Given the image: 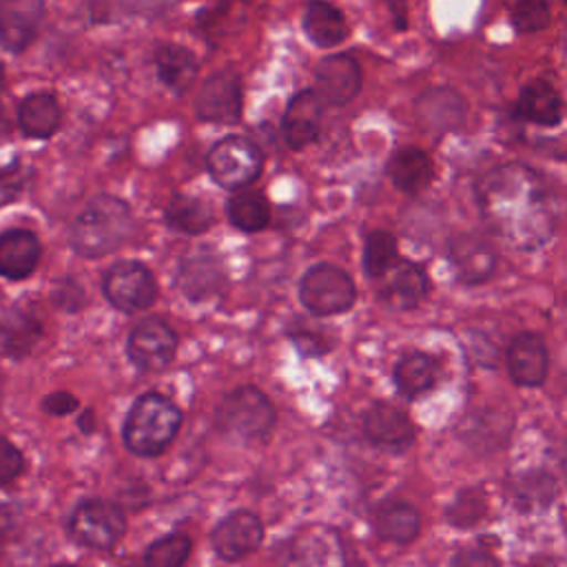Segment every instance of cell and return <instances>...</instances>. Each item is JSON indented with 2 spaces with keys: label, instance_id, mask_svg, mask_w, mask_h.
Returning a JSON list of instances; mask_svg holds the SVG:
<instances>
[{
  "label": "cell",
  "instance_id": "1",
  "mask_svg": "<svg viewBox=\"0 0 567 567\" xmlns=\"http://www.w3.org/2000/svg\"><path fill=\"white\" fill-rule=\"evenodd\" d=\"M478 210L494 235L516 250H536L554 235L551 193L525 164L492 168L476 184Z\"/></svg>",
  "mask_w": 567,
  "mask_h": 567
},
{
  "label": "cell",
  "instance_id": "2",
  "mask_svg": "<svg viewBox=\"0 0 567 567\" xmlns=\"http://www.w3.org/2000/svg\"><path fill=\"white\" fill-rule=\"evenodd\" d=\"M133 233V213L113 195H95L71 226V246L78 255L97 259L115 252Z\"/></svg>",
  "mask_w": 567,
  "mask_h": 567
},
{
  "label": "cell",
  "instance_id": "3",
  "mask_svg": "<svg viewBox=\"0 0 567 567\" xmlns=\"http://www.w3.org/2000/svg\"><path fill=\"white\" fill-rule=\"evenodd\" d=\"M179 425V408L164 394L146 392L131 405L122 425V439L133 454L157 456L173 443Z\"/></svg>",
  "mask_w": 567,
  "mask_h": 567
},
{
  "label": "cell",
  "instance_id": "4",
  "mask_svg": "<svg viewBox=\"0 0 567 567\" xmlns=\"http://www.w3.org/2000/svg\"><path fill=\"white\" fill-rule=\"evenodd\" d=\"M275 405L255 385H239L217 405L215 421L221 434L237 443L264 441L275 425Z\"/></svg>",
  "mask_w": 567,
  "mask_h": 567
},
{
  "label": "cell",
  "instance_id": "5",
  "mask_svg": "<svg viewBox=\"0 0 567 567\" xmlns=\"http://www.w3.org/2000/svg\"><path fill=\"white\" fill-rule=\"evenodd\" d=\"M299 301L315 317L341 315L354 306L357 288L343 268L317 264L299 281Z\"/></svg>",
  "mask_w": 567,
  "mask_h": 567
},
{
  "label": "cell",
  "instance_id": "6",
  "mask_svg": "<svg viewBox=\"0 0 567 567\" xmlns=\"http://www.w3.org/2000/svg\"><path fill=\"white\" fill-rule=\"evenodd\" d=\"M210 177L226 190H237L255 182L264 168V155L241 135H228L213 144L206 157Z\"/></svg>",
  "mask_w": 567,
  "mask_h": 567
},
{
  "label": "cell",
  "instance_id": "7",
  "mask_svg": "<svg viewBox=\"0 0 567 567\" xmlns=\"http://www.w3.org/2000/svg\"><path fill=\"white\" fill-rule=\"evenodd\" d=\"M102 290L109 303L126 315L146 310L157 299L155 277L140 261L113 264L102 279Z\"/></svg>",
  "mask_w": 567,
  "mask_h": 567
},
{
  "label": "cell",
  "instance_id": "8",
  "mask_svg": "<svg viewBox=\"0 0 567 567\" xmlns=\"http://www.w3.org/2000/svg\"><path fill=\"white\" fill-rule=\"evenodd\" d=\"M71 536L93 549L113 547L126 532V518L120 505L104 498L82 501L69 520Z\"/></svg>",
  "mask_w": 567,
  "mask_h": 567
},
{
  "label": "cell",
  "instance_id": "9",
  "mask_svg": "<svg viewBox=\"0 0 567 567\" xmlns=\"http://www.w3.org/2000/svg\"><path fill=\"white\" fill-rule=\"evenodd\" d=\"M175 350H177V334L166 321L157 317L142 319L131 330L128 343H126V352L133 365L146 372L166 368L173 361Z\"/></svg>",
  "mask_w": 567,
  "mask_h": 567
},
{
  "label": "cell",
  "instance_id": "10",
  "mask_svg": "<svg viewBox=\"0 0 567 567\" xmlns=\"http://www.w3.org/2000/svg\"><path fill=\"white\" fill-rule=\"evenodd\" d=\"M195 113L204 122L235 124L241 115V80L235 71L224 69L208 75L195 97Z\"/></svg>",
  "mask_w": 567,
  "mask_h": 567
},
{
  "label": "cell",
  "instance_id": "11",
  "mask_svg": "<svg viewBox=\"0 0 567 567\" xmlns=\"http://www.w3.org/2000/svg\"><path fill=\"white\" fill-rule=\"evenodd\" d=\"M361 89V69L350 53L326 55L315 69V95L321 104L343 106Z\"/></svg>",
  "mask_w": 567,
  "mask_h": 567
},
{
  "label": "cell",
  "instance_id": "12",
  "mask_svg": "<svg viewBox=\"0 0 567 567\" xmlns=\"http://www.w3.org/2000/svg\"><path fill=\"white\" fill-rule=\"evenodd\" d=\"M264 525L257 514L235 509L224 516L210 532V545L224 560H239L261 545Z\"/></svg>",
  "mask_w": 567,
  "mask_h": 567
},
{
  "label": "cell",
  "instance_id": "13",
  "mask_svg": "<svg viewBox=\"0 0 567 567\" xmlns=\"http://www.w3.org/2000/svg\"><path fill=\"white\" fill-rule=\"evenodd\" d=\"M363 434L377 447L403 452L414 443V425L408 414L385 401H374L363 414Z\"/></svg>",
  "mask_w": 567,
  "mask_h": 567
},
{
  "label": "cell",
  "instance_id": "14",
  "mask_svg": "<svg viewBox=\"0 0 567 567\" xmlns=\"http://www.w3.org/2000/svg\"><path fill=\"white\" fill-rule=\"evenodd\" d=\"M447 255H450V264H452L456 277L467 286L483 284L494 275L496 250L478 233L456 235L450 241Z\"/></svg>",
  "mask_w": 567,
  "mask_h": 567
},
{
  "label": "cell",
  "instance_id": "15",
  "mask_svg": "<svg viewBox=\"0 0 567 567\" xmlns=\"http://www.w3.org/2000/svg\"><path fill=\"white\" fill-rule=\"evenodd\" d=\"M381 299L392 310H412L427 295V277L425 272L405 259H396L381 277Z\"/></svg>",
  "mask_w": 567,
  "mask_h": 567
},
{
  "label": "cell",
  "instance_id": "16",
  "mask_svg": "<svg viewBox=\"0 0 567 567\" xmlns=\"http://www.w3.org/2000/svg\"><path fill=\"white\" fill-rule=\"evenodd\" d=\"M44 18V0H0V44L20 53L38 33Z\"/></svg>",
  "mask_w": 567,
  "mask_h": 567
},
{
  "label": "cell",
  "instance_id": "17",
  "mask_svg": "<svg viewBox=\"0 0 567 567\" xmlns=\"http://www.w3.org/2000/svg\"><path fill=\"white\" fill-rule=\"evenodd\" d=\"M507 370L516 385L536 388L545 381L549 357L545 341L534 332H520L507 348Z\"/></svg>",
  "mask_w": 567,
  "mask_h": 567
},
{
  "label": "cell",
  "instance_id": "18",
  "mask_svg": "<svg viewBox=\"0 0 567 567\" xmlns=\"http://www.w3.org/2000/svg\"><path fill=\"white\" fill-rule=\"evenodd\" d=\"M321 102L315 95L312 89H306L301 93H297L288 106L286 113L281 117V135L284 142L299 151L306 148L308 144H312L319 137L321 131Z\"/></svg>",
  "mask_w": 567,
  "mask_h": 567
},
{
  "label": "cell",
  "instance_id": "19",
  "mask_svg": "<svg viewBox=\"0 0 567 567\" xmlns=\"http://www.w3.org/2000/svg\"><path fill=\"white\" fill-rule=\"evenodd\" d=\"M416 117L421 128L445 135L463 124L465 102L452 89H432L416 102Z\"/></svg>",
  "mask_w": 567,
  "mask_h": 567
},
{
  "label": "cell",
  "instance_id": "20",
  "mask_svg": "<svg viewBox=\"0 0 567 567\" xmlns=\"http://www.w3.org/2000/svg\"><path fill=\"white\" fill-rule=\"evenodd\" d=\"M40 241L31 230H4L0 235V275L7 279L29 277L40 261Z\"/></svg>",
  "mask_w": 567,
  "mask_h": 567
},
{
  "label": "cell",
  "instance_id": "21",
  "mask_svg": "<svg viewBox=\"0 0 567 567\" xmlns=\"http://www.w3.org/2000/svg\"><path fill=\"white\" fill-rule=\"evenodd\" d=\"M390 182L405 195L421 193L434 177L432 159L421 148H401L396 151L385 166Z\"/></svg>",
  "mask_w": 567,
  "mask_h": 567
},
{
  "label": "cell",
  "instance_id": "22",
  "mask_svg": "<svg viewBox=\"0 0 567 567\" xmlns=\"http://www.w3.org/2000/svg\"><path fill=\"white\" fill-rule=\"evenodd\" d=\"M394 383L408 399H416L430 392L441 377V365L425 352H408L394 365Z\"/></svg>",
  "mask_w": 567,
  "mask_h": 567
},
{
  "label": "cell",
  "instance_id": "23",
  "mask_svg": "<svg viewBox=\"0 0 567 567\" xmlns=\"http://www.w3.org/2000/svg\"><path fill=\"white\" fill-rule=\"evenodd\" d=\"M516 111L520 117L540 126H556L563 120L560 95L545 80H534L520 89Z\"/></svg>",
  "mask_w": 567,
  "mask_h": 567
},
{
  "label": "cell",
  "instance_id": "24",
  "mask_svg": "<svg viewBox=\"0 0 567 567\" xmlns=\"http://www.w3.org/2000/svg\"><path fill=\"white\" fill-rule=\"evenodd\" d=\"M374 529L383 540L408 545L421 532V516L405 501H388L374 512Z\"/></svg>",
  "mask_w": 567,
  "mask_h": 567
},
{
  "label": "cell",
  "instance_id": "25",
  "mask_svg": "<svg viewBox=\"0 0 567 567\" xmlns=\"http://www.w3.org/2000/svg\"><path fill=\"white\" fill-rule=\"evenodd\" d=\"M157 78L175 93H184L195 82L197 58L190 49L182 44H162L155 51Z\"/></svg>",
  "mask_w": 567,
  "mask_h": 567
},
{
  "label": "cell",
  "instance_id": "26",
  "mask_svg": "<svg viewBox=\"0 0 567 567\" xmlns=\"http://www.w3.org/2000/svg\"><path fill=\"white\" fill-rule=\"evenodd\" d=\"M303 31L312 44L319 49L337 47L346 38L343 13L323 0H312L303 13Z\"/></svg>",
  "mask_w": 567,
  "mask_h": 567
},
{
  "label": "cell",
  "instance_id": "27",
  "mask_svg": "<svg viewBox=\"0 0 567 567\" xmlns=\"http://www.w3.org/2000/svg\"><path fill=\"white\" fill-rule=\"evenodd\" d=\"M62 120L60 104L49 93H31L20 102L18 122L29 137H49L58 131Z\"/></svg>",
  "mask_w": 567,
  "mask_h": 567
},
{
  "label": "cell",
  "instance_id": "28",
  "mask_svg": "<svg viewBox=\"0 0 567 567\" xmlns=\"http://www.w3.org/2000/svg\"><path fill=\"white\" fill-rule=\"evenodd\" d=\"M177 284L188 299L202 301L219 290L224 284V272L213 257H193L182 264Z\"/></svg>",
  "mask_w": 567,
  "mask_h": 567
},
{
  "label": "cell",
  "instance_id": "29",
  "mask_svg": "<svg viewBox=\"0 0 567 567\" xmlns=\"http://www.w3.org/2000/svg\"><path fill=\"white\" fill-rule=\"evenodd\" d=\"M213 210L199 197L175 195L166 206V224L184 235H199L210 228Z\"/></svg>",
  "mask_w": 567,
  "mask_h": 567
},
{
  "label": "cell",
  "instance_id": "30",
  "mask_svg": "<svg viewBox=\"0 0 567 567\" xmlns=\"http://www.w3.org/2000/svg\"><path fill=\"white\" fill-rule=\"evenodd\" d=\"M40 334H42L40 321L24 310L9 312L0 326L2 350L11 357H24L38 343Z\"/></svg>",
  "mask_w": 567,
  "mask_h": 567
},
{
  "label": "cell",
  "instance_id": "31",
  "mask_svg": "<svg viewBox=\"0 0 567 567\" xmlns=\"http://www.w3.org/2000/svg\"><path fill=\"white\" fill-rule=\"evenodd\" d=\"M226 215H228L230 224L244 233H257V230L266 228V224L270 219L268 202L259 193H252V190L233 195L226 204Z\"/></svg>",
  "mask_w": 567,
  "mask_h": 567
},
{
  "label": "cell",
  "instance_id": "32",
  "mask_svg": "<svg viewBox=\"0 0 567 567\" xmlns=\"http://www.w3.org/2000/svg\"><path fill=\"white\" fill-rule=\"evenodd\" d=\"M190 547L193 545L186 534L173 532L153 540L146 547L142 563L144 567H182L190 554Z\"/></svg>",
  "mask_w": 567,
  "mask_h": 567
},
{
  "label": "cell",
  "instance_id": "33",
  "mask_svg": "<svg viewBox=\"0 0 567 567\" xmlns=\"http://www.w3.org/2000/svg\"><path fill=\"white\" fill-rule=\"evenodd\" d=\"M399 259L396 239L388 230H372L363 246V270L368 277L379 279Z\"/></svg>",
  "mask_w": 567,
  "mask_h": 567
},
{
  "label": "cell",
  "instance_id": "34",
  "mask_svg": "<svg viewBox=\"0 0 567 567\" xmlns=\"http://www.w3.org/2000/svg\"><path fill=\"white\" fill-rule=\"evenodd\" d=\"M485 509H487V505H485L483 492L476 487H467V489H461L454 496V501L447 505L445 518L450 525L470 527L483 518Z\"/></svg>",
  "mask_w": 567,
  "mask_h": 567
},
{
  "label": "cell",
  "instance_id": "35",
  "mask_svg": "<svg viewBox=\"0 0 567 567\" xmlns=\"http://www.w3.org/2000/svg\"><path fill=\"white\" fill-rule=\"evenodd\" d=\"M551 11L547 0H518L512 11V24L516 33H536L549 27Z\"/></svg>",
  "mask_w": 567,
  "mask_h": 567
},
{
  "label": "cell",
  "instance_id": "36",
  "mask_svg": "<svg viewBox=\"0 0 567 567\" xmlns=\"http://www.w3.org/2000/svg\"><path fill=\"white\" fill-rule=\"evenodd\" d=\"M24 467V458L20 450L4 436H0V485L13 483Z\"/></svg>",
  "mask_w": 567,
  "mask_h": 567
},
{
  "label": "cell",
  "instance_id": "37",
  "mask_svg": "<svg viewBox=\"0 0 567 567\" xmlns=\"http://www.w3.org/2000/svg\"><path fill=\"white\" fill-rule=\"evenodd\" d=\"M450 567H501V563L483 547H465L452 556Z\"/></svg>",
  "mask_w": 567,
  "mask_h": 567
},
{
  "label": "cell",
  "instance_id": "38",
  "mask_svg": "<svg viewBox=\"0 0 567 567\" xmlns=\"http://www.w3.org/2000/svg\"><path fill=\"white\" fill-rule=\"evenodd\" d=\"M42 408L49 412V414H55V416H64L69 412H73L78 408V399L69 392H53V394H47L44 401H42Z\"/></svg>",
  "mask_w": 567,
  "mask_h": 567
},
{
  "label": "cell",
  "instance_id": "39",
  "mask_svg": "<svg viewBox=\"0 0 567 567\" xmlns=\"http://www.w3.org/2000/svg\"><path fill=\"white\" fill-rule=\"evenodd\" d=\"M390 7L394 9V20H396V29H405V11L401 7L399 0H390Z\"/></svg>",
  "mask_w": 567,
  "mask_h": 567
},
{
  "label": "cell",
  "instance_id": "40",
  "mask_svg": "<svg viewBox=\"0 0 567 567\" xmlns=\"http://www.w3.org/2000/svg\"><path fill=\"white\" fill-rule=\"evenodd\" d=\"M78 425H80L84 432H91V430H93V412H91V410H86V412L80 416Z\"/></svg>",
  "mask_w": 567,
  "mask_h": 567
},
{
  "label": "cell",
  "instance_id": "41",
  "mask_svg": "<svg viewBox=\"0 0 567 567\" xmlns=\"http://www.w3.org/2000/svg\"><path fill=\"white\" fill-rule=\"evenodd\" d=\"M7 133H9V122H7L4 109H2V104H0V140L7 137Z\"/></svg>",
  "mask_w": 567,
  "mask_h": 567
},
{
  "label": "cell",
  "instance_id": "42",
  "mask_svg": "<svg viewBox=\"0 0 567 567\" xmlns=\"http://www.w3.org/2000/svg\"><path fill=\"white\" fill-rule=\"evenodd\" d=\"M0 84H2V66H0Z\"/></svg>",
  "mask_w": 567,
  "mask_h": 567
},
{
  "label": "cell",
  "instance_id": "43",
  "mask_svg": "<svg viewBox=\"0 0 567 567\" xmlns=\"http://www.w3.org/2000/svg\"><path fill=\"white\" fill-rule=\"evenodd\" d=\"M55 567H71V565H55Z\"/></svg>",
  "mask_w": 567,
  "mask_h": 567
}]
</instances>
